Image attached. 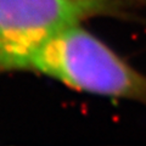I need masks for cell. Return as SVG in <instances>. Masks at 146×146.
Listing matches in <instances>:
<instances>
[{
	"label": "cell",
	"mask_w": 146,
	"mask_h": 146,
	"mask_svg": "<svg viewBox=\"0 0 146 146\" xmlns=\"http://www.w3.org/2000/svg\"><path fill=\"white\" fill-rule=\"evenodd\" d=\"M36 71L80 91L146 106V76L79 23L55 34L32 61Z\"/></svg>",
	"instance_id": "6da1fadb"
},
{
	"label": "cell",
	"mask_w": 146,
	"mask_h": 146,
	"mask_svg": "<svg viewBox=\"0 0 146 146\" xmlns=\"http://www.w3.org/2000/svg\"><path fill=\"white\" fill-rule=\"evenodd\" d=\"M105 10V0H0V73L31 70L55 34Z\"/></svg>",
	"instance_id": "7a4b0ae2"
}]
</instances>
